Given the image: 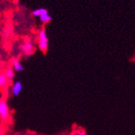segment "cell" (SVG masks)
Returning <instances> with one entry per match:
<instances>
[{"label":"cell","mask_w":135,"mask_h":135,"mask_svg":"<svg viewBox=\"0 0 135 135\" xmlns=\"http://www.w3.org/2000/svg\"><path fill=\"white\" fill-rule=\"evenodd\" d=\"M40 18V20L43 23H48V22H50L52 20V17L51 16L49 15V13H45V14H43L41 15V16H39Z\"/></svg>","instance_id":"8"},{"label":"cell","mask_w":135,"mask_h":135,"mask_svg":"<svg viewBox=\"0 0 135 135\" xmlns=\"http://www.w3.org/2000/svg\"><path fill=\"white\" fill-rule=\"evenodd\" d=\"M22 88H23V85H22V83L20 81L15 82L13 86H12V89H11L12 95H15V96L19 95L22 91Z\"/></svg>","instance_id":"4"},{"label":"cell","mask_w":135,"mask_h":135,"mask_svg":"<svg viewBox=\"0 0 135 135\" xmlns=\"http://www.w3.org/2000/svg\"><path fill=\"white\" fill-rule=\"evenodd\" d=\"M33 43L32 41H29L24 43L22 45V52L26 56H30L33 54Z\"/></svg>","instance_id":"3"},{"label":"cell","mask_w":135,"mask_h":135,"mask_svg":"<svg viewBox=\"0 0 135 135\" xmlns=\"http://www.w3.org/2000/svg\"><path fill=\"white\" fill-rule=\"evenodd\" d=\"M38 48L43 52L47 51L48 47H49V38L46 34L45 28H41L39 32L38 35Z\"/></svg>","instance_id":"1"},{"label":"cell","mask_w":135,"mask_h":135,"mask_svg":"<svg viewBox=\"0 0 135 135\" xmlns=\"http://www.w3.org/2000/svg\"><path fill=\"white\" fill-rule=\"evenodd\" d=\"M48 13V11L45 8H38V9H36L34 11H32V14L33 16L35 17H37V16H41L43 14Z\"/></svg>","instance_id":"7"},{"label":"cell","mask_w":135,"mask_h":135,"mask_svg":"<svg viewBox=\"0 0 135 135\" xmlns=\"http://www.w3.org/2000/svg\"><path fill=\"white\" fill-rule=\"evenodd\" d=\"M8 81V79L6 77L5 74H1L0 75V87H3V86H5L7 84Z\"/></svg>","instance_id":"9"},{"label":"cell","mask_w":135,"mask_h":135,"mask_svg":"<svg viewBox=\"0 0 135 135\" xmlns=\"http://www.w3.org/2000/svg\"><path fill=\"white\" fill-rule=\"evenodd\" d=\"M76 135H86V133H85L84 132H83V131H80V132L77 133Z\"/></svg>","instance_id":"10"},{"label":"cell","mask_w":135,"mask_h":135,"mask_svg":"<svg viewBox=\"0 0 135 135\" xmlns=\"http://www.w3.org/2000/svg\"><path fill=\"white\" fill-rule=\"evenodd\" d=\"M12 68L16 72H21L23 70V66L22 63L20 62V60L17 58H13L12 60Z\"/></svg>","instance_id":"5"},{"label":"cell","mask_w":135,"mask_h":135,"mask_svg":"<svg viewBox=\"0 0 135 135\" xmlns=\"http://www.w3.org/2000/svg\"><path fill=\"white\" fill-rule=\"evenodd\" d=\"M5 75L8 79V80H12L15 78V70L13 68H7L5 70Z\"/></svg>","instance_id":"6"},{"label":"cell","mask_w":135,"mask_h":135,"mask_svg":"<svg viewBox=\"0 0 135 135\" xmlns=\"http://www.w3.org/2000/svg\"><path fill=\"white\" fill-rule=\"evenodd\" d=\"M9 115L10 113L7 101L2 100L0 101V116H1V118L3 120H7L9 117Z\"/></svg>","instance_id":"2"}]
</instances>
